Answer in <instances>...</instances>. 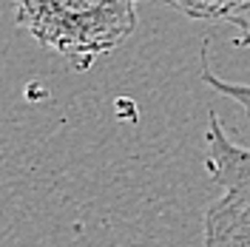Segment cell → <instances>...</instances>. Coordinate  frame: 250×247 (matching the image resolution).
Here are the masks:
<instances>
[{"label":"cell","instance_id":"1","mask_svg":"<svg viewBox=\"0 0 250 247\" xmlns=\"http://www.w3.org/2000/svg\"><path fill=\"white\" fill-rule=\"evenodd\" d=\"M20 31L77 71L120 48L137 29V0H15Z\"/></svg>","mask_w":250,"mask_h":247},{"label":"cell","instance_id":"2","mask_svg":"<svg viewBox=\"0 0 250 247\" xmlns=\"http://www.w3.org/2000/svg\"><path fill=\"white\" fill-rule=\"evenodd\" d=\"M239 46H250V34L239 37ZM202 77L210 88H216L225 97H233L236 103L245 108L250 117V85H236V82H225L219 80L208 60L202 57ZM208 173L219 187H230L239 182H250V148L239 145L230 139V134L225 131V125L219 123L216 111L208 114Z\"/></svg>","mask_w":250,"mask_h":247},{"label":"cell","instance_id":"3","mask_svg":"<svg viewBox=\"0 0 250 247\" xmlns=\"http://www.w3.org/2000/svg\"><path fill=\"white\" fill-rule=\"evenodd\" d=\"M205 247H250V182L225 187L205 213Z\"/></svg>","mask_w":250,"mask_h":247},{"label":"cell","instance_id":"4","mask_svg":"<svg viewBox=\"0 0 250 247\" xmlns=\"http://www.w3.org/2000/svg\"><path fill=\"white\" fill-rule=\"evenodd\" d=\"M193 20H222L250 34V0H165Z\"/></svg>","mask_w":250,"mask_h":247},{"label":"cell","instance_id":"5","mask_svg":"<svg viewBox=\"0 0 250 247\" xmlns=\"http://www.w3.org/2000/svg\"><path fill=\"white\" fill-rule=\"evenodd\" d=\"M137 3H140V0H137Z\"/></svg>","mask_w":250,"mask_h":247}]
</instances>
